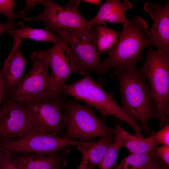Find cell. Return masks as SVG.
Returning <instances> with one entry per match:
<instances>
[{
	"label": "cell",
	"mask_w": 169,
	"mask_h": 169,
	"mask_svg": "<svg viewBox=\"0 0 169 169\" xmlns=\"http://www.w3.org/2000/svg\"><path fill=\"white\" fill-rule=\"evenodd\" d=\"M111 77L118 80L123 110L145 131H150L149 120H158V117L149 85L140 68L135 65L114 69Z\"/></svg>",
	"instance_id": "obj_1"
},
{
	"label": "cell",
	"mask_w": 169,
	"mask_h": 169,
	"mask_svg": "<svg viewBox=\"0 0 169 169\" xmlns=\"http://www.w3.org/2000/svg\"><path fill=\"white\" fill-rule=\"evenodd\" d=\"M57 34V41L51 47L43 51L51 69L52 82L57 94H59L71 74L78 72L83 75V73L70 49L68 32L60 29Z\"/></svg>",
	"instance_id": "obj_10"
},
{
	"label": "cell",
	"mask_w": 169,
	"mask_h": 169,
	"mask_svg": "<svg viewBox=\"0 0 169 169\" xmlns=\"http://www.w3.org/2000/svg\"><path fill=\"white\" fill-rule=\"evenodd\" d=\"M113 128H109L107 134L97 141L76 146L81 154V162L76 169H93L98 166L105 155L110 143L114 141Z\"/></svg>",
	"instance_id": "obj_17"
},
{
	"label": "cell",
	"mask_w": 169,
	"mask_h": 169,
	"mask_svg": "<svg viewBox=\"0 0 169 169\" xmlns=\"http://www.w3.org/2000/svg\"><path fill=\"white\" fill-rule=\"evenodd\" d=\"M159 165L157 167H153V168H149V169H158V167H159Z\"/></svg>",
	"instance_id": "obj_31"
},
{
	"label": "cell",
	"mask_w": 169,
	"mask_h": 169,
	"mask_svg": "<svg viewBox=\"0 0 169 169\" xmlns=\"http://www.w3.org/2000/svg\"><path fill=\"white\" fill-rule=\"evenodd\" d=\"M147 54L141 69L149 80L151 97L158 117L159 127L168 124L169 115V54L152 45L146 48Z\"/></svg>",
	"instance_id": "obj_4"
},
{
	"label": "cell",
	"mask_w": 169,
	"mask_h": 169,
	"mask_svg": "<svg viewBox=\"0 0 169 169\" xmlns=\"http://www.w3.org/2000/svg\"><path fill=\"white\" fill-rule=\"evenodd\" d=\"M153 151L157 158L164 165L169 167V146H156Z\"/></svg>",
	"instance_id": "obj_25"
},
{
	"label": "cell",
	"mask_w": 169,
	"mask_h": 169,
	"mask_svg": "<svg viewBox=\"0 0 169 169\" xmlns=\"http://www.w3.org/2000/svg\"><path fill=\"white\" fill-rule=\"evenodd\" d=\"M4 71L2 68L0 71V106L6 96L8 94L6 91L3 85Z\"/></svg>",
	"instance_id": "obj_27"
},
{
	"label": "cell",
	"mask_w": 169,
	"mask_h": 169,
	"mask_svg": "<svg viewBox=\"0 0 169 169\" xmlns=\"http://www.w3.org/2000/svg\"><path fill=\"white\" fill-rule=\"evenodd\" d=\"M132 4L128 0H107L102 3L96 15L88 21L87 24L92 32L97 24L106 25L109 23L123 24L127 19L125 13L131 9Z\"/></svg>",
	"instance_id": "obj_16"
},
{
	"label": "cell",
	"mask_w": 169,
	"mask_h": 169,
	"mask_svg": "<svg viewBox=\"0 0 169 169\" xmlns=\"http://www.w3.org/2000/svg\"><path fill=\"white\" fill-rule=\"evenodd\" d=\"M148 29L146 21L140 16L128 19L123 24L119 37L110 49L103 52L107 57L101 63L100 76L106 74L111 68L136 65L142 61L144 50L151 45L146 36Z\"/></svg>",
	"instance_id": "obj_2"
},
{
	"label": "cell",
	"mask_w": 169,
	"mask_h": 169,
	"mask_svg": "<svg viewBox=\"0 0 169 169\" xmlns=\"http://www.w3.org/2000/svg\"><path fill=\"white\" fill-rule=\"evenodd\" d=\"M30 57L33 61L32 67L16 89L9 94L10 97L24 102L58 94L51 80L48 60L43 50L33 52Z\"/></svg>",
	"instance_id": "obj_7"
},
{
	"label": "cell",
	"mask_w": 169,
	"mask_h": 169,
	"mask_svg": "<svg viewBox=\"0 0 169 169\" xmlns=\"http://www.w3.org/2000/svg\"><path fill=\"white\" fill-rule=\"evenodd\" d=\"M93 29L95 34L96 48L99 54L113 45L120 33L112 30L106 25L100 24L95 25Z\"/></svg>",
	"instance_id": "obj_21"
},
{
	"label": "cell",
	"mask_w": 169,
	"mask_h": 169,
	"mask_svg": "<svg viewBox=\"0 0 169 169\" xmlns=\"http://www.w3.org/2000/svg\"><path fill=\"white\" fill-rule=\"evenodd\" d=\"M7 32L14 40L28 38L36 41L51 42L54 44L58 39V37L52 34L45 28L36 29L27 26L21 29H11Z\"/></svg>",
	"instance_id": "obj_20"
},
{
	"label": "cell",
	"mask_w": 169,
	"mask_h": 169,
	"mask_svg": "<svg viewBox=\"0 0 169 169\" xmlns=\"http://www.w3.org/2000/svg\"><path fill=\"white\" fill-rule=\"evenodd\" d=\"M69 34L70 51L80 66L83 75L91 71L100 75L101 64L95 40V34L88 30L79 29L66 30Z\"/></svg>",
	"instance_id": "obj_11"
},
{
	"label": "cell",
	"mask_w": 169,
	"mask_h": 169,
	"mask_svg": "<svg viewBox=\"0 0 169 169\" xmlns=\"http://www.w3.org/2000/svg\"><path fill=\"white\" fill-rule=\"evenodd\" d=\"M67 96L61 93L22 102L26 113L28 134L51 133L60 137L64 136V104Z\"/></svg>",
	"instance_id": "obj_5"
},
{
	"label": "cell",
	"mask_w": 169,
	"mask_h": 169,
	"mask_svg": "<svg viewBox=\"0 0 169 169\" xmlns=\"http://www.w3.org/2000/svg\"><path fill=\"white\" fill-rule=\"evenodd\" d=\"M21 41L14 40L12 49L2 67L4 71L3 85L6 92L10 94L17 87L23 78L27 60L21 52Z\"/></svg>",
	"instance_id": "obj_15"
},
{
	"label": "cell",
	"mask_w": 169,
	"mask_h": 169,
	"mask_svg": "<svg viewBox=\"0 0 169 169\" xmlns=\"http://www.w3.org/2000/svg\"><path fill=\"white\" fill-rule=\"evenodd\" d=\"M121 148L119 143L114 141L112 142L98 165V169H111L116 162L119 151Z\"/></svg>",
	"instance_id": "obj_22"
},
{
	"label": "cell",
	"mask_w": 169,
	"mask_h": 169,
	"mask_svg": "<svg viewBox=\"0 0 169 169\" xmlns=\"http://www.w3.org/2000/svg\"><path fill=\"white\" fill-rule=\"evenodd\" d=\"M68 147L58 154L47 155L38 153L11 152L12 162L19 169H59L67 164L70 151Z\"/></svg>",
	"instance_id": "obj_14"
},
{
	"label": "cell",
	"mask_w": 169,
	"mask_h": 169,
	"mask_svg": "<svg viewBox=\"0 0 169 169\" xmlns=\"http://www.w3.org/2000/svg\"><path fill=\"white\" fill-rule=\"evenodd\" d=\"M105 83L102 79L94 81L89 73L80 80L71 84H65L61 93L95 108L104 119L112 116L126 122L133 128L135 134L141 136L140 125L126 114L116 103L113 98L114 92H108L104 90L103 85Z\"/></svg>",
	"instance_id": "obj_3"
},
{
	"label": "cell",
	"mask_w": 169,
	"mask_h": 169,
	"mask_svg": "<svg viewBox=\"0 0 169 169\" xmlns=\"http://www.w3.org/2000/svg\"><path fill=\"white\" fill-rule=\"evenodd\" d=\"M44 7L43 12L34 17L23 18L24 21H39L44 23L45 28L54 35L59 30L85 29L91 31L88 20L80 14L78 7L81 0H70L65 7L52 0H38Z\"/></svg>",
	"instance_id": "obj_8"
},
{
	"label": "cell",
	"mask_w": 169,
	"mask_h": 169,
	"mask_svg": "<svg viewBox=\"0 0 169 169\" xmlns=\"http://www.w3.org/2000/svg\"><path fill=\"white\" fill-rule=\"evenodd\" d=\"M77 101L68 96L64 100L63 122L66 131L63 138L86 142L105 136L109 128L96 116L93 107L88 105H81Z\"/></svg>",
	"instance_id": "obj_6"
},
{
	"label": "cell",
	"mask_w": 169,
	"mask_h": 169,
	"mask_svg": "<svg viewBox=\"0 0 169 169\" xmlns=\"http://www.w3.org/2000/svg\"><path fill=\"white\" fill-rule=\"evenodd\" d=\"M82 1L99 6L100 7L102 4V1L100 0H84Z\"/></svg>",
	"instance_id": "obj_29"
},
{
	"label": "cell",
	"mask_w": 169,
	"mask_h": 169,
	"mask_svg": "<svg viewBox=\"0 0 169 169\" xmlns=\"http://www.w3.org/2000/svg\"><path fill=\"white\" fill-rule=\"evenodd\" d=\"M158 169H169V166L165 165L160 162Z\"/></svg>",
	"instance_id": "obj_30"
},
{
	"label": "cell",
	"mask_w": 169,
	"mask_h": 169,
	"mask_svg": "<svg viewBox=\"0 0 169 169\" xmlns=\"http://www.w3.org/2000/svg\"><path fill=\"white\" fill-rule=\"evenodd\" d=\"M7 95L0 106V141L21 138L29 133L23 102Z\"/></svg>",
	"instance_id": "obj_12"
},
{
	"label": "cell",
	"mask_w": 169,
	"mask_h": 169,
	"mask_svg": "<svg viewBox=\"0 0 169 169\" xmlns=\"http://www.w3.org/2000/svg\"><path fill=\"white\" fill-rule=\"evenodd\" d=\"M15 1L12 0H0V15L6 16L13 25L14 24L15 15L13 12Z\"/></svg>",
	"instance_id": "obj_23"
},
{
	"label": "cell",
	"mask_w": 169,
	"mask_h": 169,
	"mask_svg": "<svg viewBox=\"0 0 169 169\" xmlns=\"http://www.w3.org/2000/svg\"><path fill=\"white\" fill-rule=\"evenodd\" d=\"M114 122V141L120 144L122 148H126L131 153H147L157 146L158 144L152 135L144 138L131 134L124 130L117 121L115 120Z\"/></svg>",
	"instance_id": "obj_18"
},
{
	"label": "cell",
	"mask_w": 169,
	"mask_h": 169,
	"mask_svg": "<svg viewBox=\"0 0 169 169\" xmlns=\"http://www.w3.org/2000/svg\"><path fill=\"white\" fill-rule=\"evenodd\" d=\"M159 164V160L152 150L146 153H131L115 169H147L157 167Z\"/></svg>",
	"instance_id": "obj_19"
},
{
	"label": "cell",
	"mask_w": 169,
	"mask_h": 169,
	"mask_svg": "<svg viewBox=\"0 0 169 169\" xmlns=\"http://www.w3.org/2000/svg\"><path fill=\"white\" fill-rule=\"evenodd\" d=\"M89 142L66 139L54 133H32L21 138L0 141V150L50 156L60 153L70 146H77Z\"/></svg>",
	"instance_id": "obj_9"
},
{
	"label": "cell",
	"mask_w": 169,
	"mask_h": 169,
	"mask_svg": "<svg viewBox=\"0 0 169 169\" xmlns=\"http://www.w3.org/2000/svg\"><path fill=\"white\" fill-rule=\"evenodd\" d=\"M152 135L157 144L169 146V125H164L158 131L156 132L150 130Z\"/></svg>",
	"instance_id": "obj_24"
},
{
	"label": "cell",
	"mask_w": 169,
	"mask_h": 169,
	"mask_svg": "<svg viewBox=\"0 0 169 169\" xmlns=\"http://www.w3.org/2000/svg\"><path fill=\"white\" fill-rule=\"evenodd\" d=\"M0 169H19L12 161L10 151H2L0 157Z\"/></svg>",
	"instance_id": "obj_26"
},
{
	"label": "cell",
	"mask_w": 169,
	"mask_h": 169,
	"mask_svg": "<svg viewBox=\"0 0 169 169\" xmlns=\"http://www.w3.org/2000/svg\"><path fill=\"white\" fill-rule=\"evenodd\" d=\"M2 151L0 150V157L2 153Z\"/></svg>",
	"instance_id": "obj_32"
},
{
	"label": "cell",
	"mask_w": 169,
	"mask_h": 169,
	"mask_svg": "<svg viewBox=\"0 0 169 169\" xmlns=\"http://www.w3.org/2000/svg\"><path fill=\"white\" fill-rule=\"evenodd\" d=\"M59 169H64V167H61Z\"/></svg>",
	"instance_id": "obj_33"
},
{
	"label": "cell",
	"mask_w": 169,
	"mask_h": 169,
	"mask_svg": "<svg viewBox=\"0 0 169 169\" xmlns=\"http://www.w3.org/2000/svg\"><path fill=\"white\" fill-rule=\"evenodd\" d=\"M13 26V24L8 21L6 24L0 23V35L3 32H7L12 29Z\"/></svg>",
	"instance_id": "obj_28"
},
{
	"label": "cell",
	"mask_w": 169,
	"mask_h": 169,
	"mask_svg": "<svg viewBox=\"0 0 169 169\" xmlns=\"http://www.w3.org/2000/svg\"><path fill=\"white\" fill-rule=\"evenodd\" d=\"M143 8L153 21L151 27L146 32V37L153 46L169 54V1L166 0L163 6L161 2H147Z\"/></svg>",
	"instance_id": "obj_13"
}]
</instances>
